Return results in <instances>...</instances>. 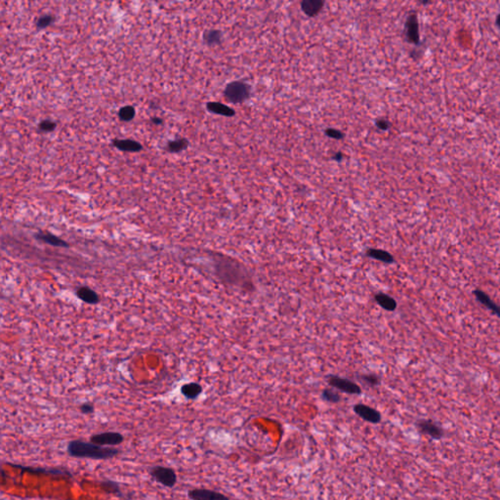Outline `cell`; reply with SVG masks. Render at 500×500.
<instances>
[{
	"label": "cell",
	"mask_w": 500,
	"mask_h": 500,
	"mask_svg": "<svg viewBox=\"0 0 500 500\" xmlns=\"http://www.w3.org/2000/svg\"><path fill=\"white\" fill-rule=\"evenodd\" d=\"M214 274L227 287L242 292H253L255 284L249 269L237 259L214 254Z\"/></svg>",
	"instance_id": "obj_1"
},
{
	"label": "cell",
	"mask_w": 500,
	"mask_h": 500,
	"mask_svg": "<svg viewBox=\"0 0 500 500\" xmlns=\"http://www.w3.org/2000/svg\"><path fill=\"white\" fill-rule=\"evenodd\" d=\"M67 454L75 458H85L93 460H108L119 455L121 451L112 447H102L82 440H73L67 444Z\"/></svg>",
	"instance_id": "obj_2"
},
{
	"label": "cell",
	"mask_w": 500,
	"mask_h": 500,
	"mask_svg": "<svg viewBox=\"0 0 500 500\" xmlns=\"http://www.w3.org/2000/svg\"><path fill=\"white\" fill-rule=\"evenodd\" d=\"M223 94L229 103L234 105L243 104L250 98L251 86L244 81H232L227 84Z\"/></svg>",
	"instance_id": "obj_3"
},
{
	"label": "cell",
	"mask_w": 500,
	"mask_h": 500,
	"mask_svg": "<svg viewBox=\"0 0 500 500\" xmlns=\"http://www.w3.org/2000/svg\"><path fill=\"white\" fill-rule=\"evenodd\" d=\"M326 382L330 387L340 391L341 393H345L349 395H362L363 393L362 387L358 383H355L351 379L339 375L335 374L327 375Z\"/></svg>",
	"instance_id": "obj_4"
},
{
	"label": "cell",
	"mask_w": 500,
	"mask_h": 500,
	"mask_svg": "<svg viewBox=\"0 0 500 500\" xmlns=\"http://www.w3.org/2000/svg\"><path fill=\"white\" fill-rule=\"evenodd\" d=\"M150 475L154 481L166 487H174L177 484V474L173 468L154 466L150 470Z\"/></svg>",
	"instance_id": "obj_5"
},
{
	"label": "cell",
	"mask_w": 500,
	"mask_h": 500,
	"mask_svg": "<svg viewBox=\"0 0 500 500\" xmlns=\"http://www.w3.org/2000/svg\"><path fill=\"white\" fill-rule=\"evenodd\" d=\"M6 465L10 467L20 469L24 472L31 473L33 475H45V476H52V477H62V478H73L74 475L72 472H69L66 469L62 468H46V467H34V466H24V465H19V464H13V463H5Z\"/></svg>",
	"instance_id": "obj_6"
},
{
	"label": "cell",
	"mask_w": 500,
	"mask_h": 500,
	"mask_svg": "<svg viewBox=\"0 0 500 500\" xmlns=\"http://www.w3.org/2000/svg\"><path fill=\"white\" fill-rule=\"evenodd\" d=\"M405 40L413 45H419L420 33L419 22L416 12H411L408 14L404 25Z\"/></svg>",
	"instance_id": "obj_7"
},
{
	"label": "cell",
	"mask_w": 500,
	"mask_h": 500,
	"mask_svg": "<svg viewBox=\"0 0 500 500\" xmlns=\"http://www.w3.org/2000/svg\"><path fill=\"white\" fill-rule=\"evenodd\" d=\"M416 428L420 434L430 437L432 440L439 441L445 437L444 429L431 419H420L416 422Z\"/></svg>",
	"instance_id": "obj_8"
},
{
	"label": "cell",
	"mask_w": 500,
	"mask_h": 500,
	"mask_svg": "<svg viewBox=\"0 0 500 500\" xmlns=\"http://www.w3.org/2000/svg\"><path fill=\"white\" fill-rule=\"evenodd\" d=\"M90 442L102 447L119 446L124 442V436L118 432H104L90 437Z\"/></svg>",
	"instance_id": "obj_9"
},
{
	"label": "cell",
	"mask_w": 500,
	"mask_h": 500,
	"mask_svg": "<svg viewBox=\"0 0 500 500\" xmlns=\"http://www.w3.org/2000/svg\"><path fill=\"white\" fill-rule=\"evenodd\" d=\"M353 410L360 418L371 424H378L382 420L380 411L365 403H356L353 406Z\"/></svg>",
	"instance_id": "obj_10"
},
{
	"label": "cell",
	"mask_w": 500,
	"mask_h": 500,
	"mask_svg": "<svg viewBox=\"0 0 500 500\" xmlns=\"http://www.w3.org/2000/svg\"><path fill=\"white\" fill-rule=\"evenodd\" d=\"M191 500H230L224 493L207 488H194L188 491Z\"/></svg>",
	"instance_id": "obj_11"
},
{
	"label": "cell",
	"mask_w": 500,
	"mask_h": 500,
	"mask_svg": "<svg viewBox=\"0 0 500 500\" xmlns=\"http://www.w3.org/2000/svg\"><path fill=\"white\" fill-rule=\"evenodd\" d=\"M365 256L376 261H380L384 264H394L396 261L392 253L380 248H368L365 252Z\"/></svg>",
	"instance_id": "obj_12"
},
{
	"label": "cell",
	"mask_w": 500,
	"mask_h": 500,
	"mask_svg": "<svg viewBox=\"0 0 500 500\" xmlns=\"http://www.w3.org/2000/svg\"><path fill=\"white\" fill-rule=\"evenodd\" d=\"M34 238L39 242L46 243L51 246H55V247L67 248L69 246V244L65 242L64 240H62L61 238H59L51 233H48V232H39V233L34 235Z\"/></svg>",
	"instance_id": "obj_13"
},
{
	"label": "cell",
	"mask_w": 500,
	"mask_h": 500,
	"mask_svg": "<svg viewBox=\"0 0 500 500\" xmlns=\"http://www.w3.org/2000/svg\"><path fill=\"white\" fill-rule=\"evenodd\" d=\"M324 4L325 3L323 0H303L300 3V6L306 16L314 18L319 15V13L323 10Z\"/></svg>",
	"instance_id": "obj_14"
},
{
	"label": "cell",
	"mask_w": 500,
	"mask_h": 500,
	"mask_svg": "<svg viewBox=\"0 0 500 500\" xmlns=\"http://www.w3.org/2000/svg\"><path fill=\"white\" fill-rule=\"evenodd\" d=\"M113 145L119 151L126 153H138L143 150V146L131 139H113Z\"/></svg>",
	"instance_id": "obj_15"
},
{
	"label": "cell",
	"mask_w": 500,
	"mask_h": 500,
	"mask_svg": "<svg viewBox=\"0 0 500 500\" xmlns=\"http://www.w3.org/2000/svg\"><path fill=\"white\" fill-rule=\"evenodd\" d=\"M374 300L375 302L381 307L383 310L387 312H394L396 311L398 303L395 298H393L391 295L384 292H377L374 295Z\"/></svg>",
	"instance_id": "obj_16"
},
{
	"label": "cell",
	"mask_w": 500,
	"mask_h": 500,
	"mask_svg": "<svg viewBox=\"0 0 500 500\" xmlns=\"http://www.w3.org/2000/svg\"><path fill=\"white\" fill-rule=\"evenodd\" d=\"M473 295L476 297V299L481 303L483 304L484 307H486L489 311H491L494 315L498 316L500 318V306L497 305L496 303H494L490 297L484 292V291H480V290H475L473 291Z\"/></svg>",
	"instance_id": "obj_17"
},
{
	"label": "cell",
	"mask_w": 500,
	"mask_h": 500,
	"mask_svg": "<svg viewBox=\"0 0 500 500\" xmlns=\"http://www.w3.org/2000/svg\"><path fill=\"white\" fill-rule=\"evenodd\" d=\"M77 296L81 301L89 305H95L100 302V296L98 295L97 292L88 287H81L77 291Z\"/></svg>",
	"instance_id": "obj_18"
},
{
	"label": "cell",
	"mask_w": 500,
	"mask_h": 500,
	"mask_svg": "<svg viewBox=\"0 0 500 500\" xmlns=\"http://www.w3.org/2000/svg\"><path fill=\"white\" fill-rule=\"evenodd\" d=\"M206 109L209 113L223 115L226 117H233L234 115H236V112L234 109L219 102H208L206 104Z\"/></svg>",
	"instance_id": "obj_19"
},
{
	"label": "cell",
	"mask_w": 500,
	"mask_h": 500,
	"mask_svg": "<svg viewBox=\"0 0 500 500\" xmlns=\"http://www.w3.org/2000/svg\"><path fill=\"white\" fill-rule=\"evenodd\" d=\"M202 391V386L196 382L186 383L181 387V394L188 400L197 399L201 395Z\"/></svg>",
	"instance_id": "obj_20"
},
{
	"label": "cell",
	"mask_w": 500,
	"mask_h": 500,
	"mask_svg": "<svg viewBox=\"0 0 500 500\" xmlns=\"http://www.w3.org/2000/svg\"><path fill=\"white\" fill-rule=\"evenodd\" d=\"M222 36H223L222 32L220 30H215V29L206 30L202 34L203 41L208 46L220 45L222 43Z\"/></svg>",
	"instance_id": "obj_21"
},
{
	"label": "cell",
	"mask_w": 500,
	"mask_h": 500,
	"mask_svg": "<svg viewBox=\"0 0 500 500\" xmlns=\"http://www.w3.org/2000/svg\"><path fill=\"white\" fill-rule=\"evenodd\" d=\"M99 484L105 492L113 494V495L118 496V497H123L121 487L118 483L112 481V480H107V481H102Z\"/></svg>",
	"instance_id": "obj_22"
},
{
	"label": "cell",
	"mask_w": 500,
	"mask_h": 500,
	"mask_svg": "<svg viewBox=\"0 0 500 500\" xmlns=\"http://www.w3.org/2000/svg\"><path fill=\"white\" fill-rule=\"evenodd\" d=\"M188 147H189L188 139H186V138H179V139H176V140L169 141L167 143V145H166L165 150L168 153L176 154V153H180L182 151H185Z\"/></svg>",
	"instance_id": "obj_23"
},
{
	"label": "cell",
	"mask_w": 500,
	"mask_h": 500,
	"mask_svg": "<svg viewBox=\"0 0 500 500\" xmlns=\"http://www.w3.org/2000/svg\"><path fill=\"white\" fill-rule=\"evenodd\" d=\"M359 380L362 381L366 386L370 388H375L377 387L381 380H380V377L375 374V373H368V374H360L358 376Z\"/></svg>",
	"instance_id": "obj_24"
},
{
	"label": "cell",
	"mask_w": 500,
	"mask_h": 500,
	"mask_svg": "<svg viewBox=\"0 0 500 500\" xmlns=\"http://www.w3.org/2000/svg\"><path fill=\"white\" fill-rule=\"evenodd\" d=\"M323 401L330 403H338L341 401V395L333 388H326L322 392Z\"/></svg>",
	"instance_id": "obj_25"
},
{
	"label": "cell",
	"mask_w": 500,
	"mask_h": 500,
	"mask_svg": "<svg viewBox=\"0 0 500 500\" xmlns=\"http://www.w3.org/2000/svg\"><path fill=\"white\" fill-rule=\"evenodd\" d=\"M136 115V110L133 106H124L120 108L118 112V117L121 121H131Z\"/></svg>",
	"instance_id": "obj_26"
},
{
	"label": "cell",
	"mask_w": 500,
	"mask_h": 500,
	"mask_svg": "<svg viewBox=\"0 0 500 500\" xmlns=\"http://www.w3.org/2000/svg\"><path fill=\"white\" fill-rule=\"evenodd\" d=\"M54 17L52 15H43L40 17L36 22V28L38 30H43L49 27L54 22Z\"/></svg>",
	"instance_id": "obj_27"
},
{
	"label": "cell",
	"mask_w": 500,
	"mask_h": 500,
	"mask_svg": "<svg viewBox=\"0 0 500 500\" xmlns=\"http://www.w3.org/2000/svg\"><path fill=\"white\" fill-rule=\"evenodd\" d=\"M324 134L333 139V140H343L345 138V134L341 131V130L335 129V128H327V129L324 130Z\"/></svg>",
	"instance_id": "obj_28"
},
{
	"label": "cell",
	"mask_w": 500,
	"mask_h": 500,
	"mask_svg": "<svg viewBox=\"0 0 500 500\" xmlns=\"http://www.w3.org/2000/svg\"><path fill=\"white\" fill-rule=\"evenodd\" d=\"M38 128H39L40 131H42V132H52L53 130L56 128V122H54L52 120H49V119L42 120L38 124Z\"/></svg>",
	"instance_id": "obj_29"
},
{
	"label": "cell",
	"mask_w": 500,
	"mask_h": 500,
	"mask_svg": "<svg viewBox=\"0 0 500 500\" xmlns=\"http://www.w3.org/2000/svg\"><path fill=\"white\" fill-rule=\"evenodd\" d=\"M375 125L381 131H387L391 128V122L386 118H377L375 120Z\"/></svg>",
	"instance_id": "obj_30"
},
{
	"label": "cell",
	"mask_w": 500,
	"mask_h": 500,
	"mask_svg": "<svg viewBox=\"0 0 500 500\" xmlns=\"http://www.w3.org/2000/svg\"><path fill=\"white\" fill-rule=\"evenodd\" d=\"M80 410L82 414H92L95 411V407L92 403H84L81 404Z\"/></svg>",
	"instance_id": "obj_31"
},
{
	"label": "cell",
	"mask_w": 500,
	"mask_h": 500,
	"mask_svg": "<svg viewBox=\"0 0 500 500\" xmlns=\"http://www.w3.org/2000/svg\"><path fill=\"white\" fill-rule=\"evenodd\" d=\"M342 159H343V154H342V152H340V151H339V152H336V153L333 155V157H332V160L337 162H341V161H342Z\"/></svg>",
	"instance_id": "obj_32"
},
{
	"label": "cell",
	"mask_w": 500,
	"mask_h": 500,
	"mask_svg": "<svg viewBox=\"0 0 500 500\" xmlns=\"http://www.w3.org/2000/svg\"><path fill=\"white\" fill-rule=\"evenodd\" d=\"M151 120H152V122H153L154 124H156V125H161V124H162V122H163V120H162L161 117H157V116L152 117V118H151Z\"/></svg>",
	"instance_id": "obj_33"
},
{
	"label": "cell",
	"mask_w": 500,
	"mask_h": 500,
	"mask_svg": "<svg viewBox=\"0 0 500 500\" xmlns=\"http://www.w3.org/2000/svg\"><path fill=\"white\" fill-rule=\"evenodd\" d=\"M495 23H496V25H497V27H498V28H499L500 29V14H498V15H497V17H496V20H495Z\"/></svg>",
	"instance_id": "obj_34"
},
{
	"label": "cell",
	"mask_w": 500,
	"mask_h": 500,
	"mask_svg": "<svg viewBox=\"0 0 500 500\" xmlns=\"http://www.w3.org/2000/svg\"><path fill=\"white\" fill-rule=\"evenodd\" d=\"M429 1H421V4H429Z\"/></svg>",
	"instance_id": "obj_35"
}]
</instances>
